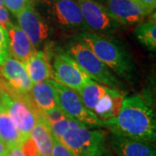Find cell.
I'll return each mask as SVG.
<instances>
[{
    "instance_id": "6da1fadb",
    "label": "cell",
    "mask_w": 156,
    "mask_h": 156,
    "mask_svg": "<svg viewBox=\"0 0 156 156\" xmlns=\"http://www.w3.org/2000/svg\"><path fill=\"white\" fill-rule=\"evenodd\" d=\"M112 134L154 142L155 115L146 100L138 94L124 97L117 116L104 122Z\"/></svg>"
},
{
    "instance_id": "7a4b0ae2",
    "label": "cell",
    "mask_w": 156,
    "mask_h": 156,
    "mask_svg": "<svg viewBox=\"0 0 156 156\" xmlns=\"http://www.w3.org/2000/svg\"><path fill=\"white\" fill-rule=\"evenodd\" d=\"M79 36L112 72L128 83L134 82L136 68L134 61L116 39L89 30Z\"/></svg>"
},
{
    "instance_id": "3957f363",
    "label": "cell",
    "mask_w": 156,
    "mask_h": 156,
    "mask_svg": "<svg viewBox=\"0 0 156 156\" xmlns=\"http://www.w3.org/2000/svg\"><path fill=\"white\" fill-rule=\"evenodd\" d=\"M108 133L92 130L79 124L69 129L61 141L75 156H112Z\"/></svg>"
},
{
    "instance_id": "277c9868",
    "label": "cell",
    "mask_w": 156,
    "mask_h": 156,
    "mask_svg": "<svg viewBox=\"0 0 156 156\" xmlns=\"http://www.w3.org/2000/svg\"><path fill=\"white\" fill-rule=\"evenodd\" d=\"M66 53L77 62L93 81H97L98 83L110 89L123 90L122 83L95 56L89 45L82 39L68 45Z\"/></svg>"
},
{
    "instance_id": "5b68a950",
    "label": "cell",
    "mask_w": 156,
    "mask_h": 156,
    "mask_svg": "<svg viewBox=\"0 0 156 156\" xmlns=\"http://www.w3.org/2000/svg\"><path fill=\"white\" fill-rule=\"evenodd\" d=\"M0 100L3 108L8 114L12 123L23 136L27 139L37 122L41 111L36 107L29 95H7L0 91Z\"/></svg>"
},
{
    "instance_id": "8992f818",
    "label": "cell",
    "mask_w": 156,
    "mask_h": 156,
    "mask_svg": "<svg viewBox=\"0 0 156 156\" xmlns=\"http://www.w3.org/2000/svg\"><path fill=\"white\" fill-rule=\"evenodd\" d=\"M56 89V105L68 117L83 124L86 128H105L104 122L85 107L76 91L51 80Z\"/></svg>"
},
{
    "instance_id": "52a82bcc",
    "label": "cell",
    "mask_w": 156,
    "mask_h": 156,
    "mask_svg": "<svg viewBox=\"0 0 156 156\" xmlns=\"http://www.w3.org/2000/svg\"><path fill=\"white\" fill-rule=\"evenodd\" d=\"M51 72L55 82L76 92H79L92 80L66 52H59L56 54Z\"/></svg>"
},
{
    "instance_id": "ba28073f",
    "label": "cell",
    "mask_w": 156,
    "mask_h": 156,
    "mask_svg": "<svg viewBox=\"0 0 156 156\" xmlns=\"http://www.w3.org/2000/svg\"><path fill=\"white\" fill-rule=\"evenodd\" d=\"M84 22L89 30L98 34L113 33L121 24L113 18L106 7L95 0H76Z\"/></svg>"
},
{
    "instance_id": "9c48e42d",
    "label": "cell",
    "mask_w": 156,
    "mask_h": 156,
    "mask_svg": "<svg viewBox=\"0 0 156 156\" xmlns=\"http://www.w3.org/2000/svg\"><path fill=\"white\" fill-rule=\"evenodd\" d=\"M16 17L19 28L37 50L49 37L50 27L48 23L31 4L26 6Z\"/></svg>"
},
{
    "instance_id": "30bf717a",
    "label": "cell",
    "mask_w": 156,
    "mask_h": 156,
    "mask_svg": "<svg viewBox=\"0 0 156 156\" xmlns=\"http://www.w3.org/2000/svg\"><path fill=\"white\" fill-rule=\"evenodd\" d=\"M0 73L14 91L20 95L30 94L33 83L29 77L24 63L9 55L0 65Z\"/></svg>"
},
{
    "instance_id": "8fae6325",
    "label": "cell",
    "mask_w": 156,
    "mask_h": 156,
    "mask_svg": "<svg viewBox=\"0 0 156 156\" xmlns=\"http://www.w3.org/2000/svg\"><path fill=\"white\" fill-rule=\"evenodd\" d=\"M104 6L113 18L121 25L140 23L150 14L133 0H105Z\"/></svg>"
},
{
    "instance_id": "7c38bea8",
    "label": "cell",
    "mask_w": 156,
    "mask_h": 156,
    "mask_svg": "<svg viewBox=\"0 0 156 156\" xmlns=\"http://www.w3.org/2000/svg\"><path fill=\"white\" fill-rule=\"evenodd\" d=\"M52 15L60 25L68 29L89 30L76 0H53Z\"/></svg>"
},
{
    "instance_id": "4fadbf2b",
    "label": "cell",
    "mask_w": 156,
    "mask_h": 156,
    "mask_svg": "<svg viewBox=\"0 0 156 156\" xmlns=\"http://www.w3.org/2000/svg\"><path fill=\"white\" fill-rule=\"evenodd\" d=\"M111 151L117 156H156L153 143L115 134H108Z\"/></svg>"
},
{
    "instance_id": "5bb4252c",
    "label": "cell",
    "mask_w": 156,
    "mask_h": 156,
    "mask_svg": "<svg viewBox=\"0 0 156 156\" xmlns=\"http://www.w3.org/2000/svg\"><path fill=\"white\" fill-rule=\"evenodd\" d=\"M9 35V55L23 63L33 56L37 50L18 25L11 23L7 28Z\"/></svg>"
},
{
    "instance_id": "9a60e30c",
    "label": "cell",
    "mask_w": 156,
    "mask_h": 156,
    "mask_svg": "<svg viewBox=\"0 0 156 156\" xmlns=\"http://www.w3.org/2000/svg\"><path fill=\"white\" fill-rule=\"evenodd\" d=\"M125 95L122 91L108 89V92L101 97L92 113L102 122H106L117 116Z\"/></svg>"
},
{
    "instance_id": "2e32d148",
    "label": "cell",
    "mask_w": 156,
    "mask_h": 156,
    "mask_svg": "<svg viewBox=\"0 0 156 156\" xmlns=\"http://www.w3.org/2000/svg\"><path fill=\"white\" fill-rule=\"evenodd\" d=\"M24 66L33 84L52 80L53 78L48 56L42 50H37L26 63H24Z\"/></svg>"
},
{
    "instance_id": "e0dca14e",
    "label": "cell",
    "mask_w": 156,
    "mask_h": 156,
    "mask_svg": "<svg viewBox=\"0 0 156 156\" xmlns=\"http://www.w3.org/2000/svg\"><path fill=\"white\" fill-rule=\"evenodd\" d=\"M30 137L38 149L40 156H51L53 148V136L49 123L42 114L37 117V122L30 133Z\"/></svg>"
},
{
    "instance_id": "ac0fdd59",
    "label": "cell",
    "mask_w": 156,
    "mask_h": 156,
    "mask_svg": "<svg viewBox=\"0 0 156 156\" xmlns=\"http://www.w3.org/2000/svg\"><path fill=\"white\" fill-rule=\"evenodd\" d=\"M30 96L40 111H47L57 106L56 89L51 80L33 84Z\"/></svg>"
},
{
    "instance_id": "d6986e66",
    "label": "cell",
    "mask_w": 156,
    "mask_h": 156,
    "mask_svg": "<svg viewBox=\"0 0 156 156\" xmlns=\"http://www.w3.org/2000/svg\"><path fill=\"white\" fill-rule=\"evenodd\" d=\"M24 140L25 138L19 133L2 107L0 111V140L11 149L16 147H19Z\"/></svg>"
},
{
    "instance_id": "ffe728a7",
    "label": "cell",
    "mask_w": 156,
    "mask_h": 156,
    "mask_svg": "<svg viewBox=\"0 0 156 156\" xmlns=\"http://www.w3.org/2000/svg\"><path fill=\"white\" fill-rule=\"evenodd\" d=\"M108 89V87L91 80L78 93L85 107L92 112L97 101L106 94Z\"/></svg>"
},
{
    "instance_id": "44dd1931",
    "label": "cell",
    "mask_w": 156,
    "mask_h": 156,
    "mask_svg": "<svg viewBox=\"0 0 156 156\" xmlns=\"http://www.w3.org/2000/svg\"><path fill=\"white\" fill-rule=\"evenodd\" d=\"M134 35L142 44L148 50H156L155 18L139 24L134 30Z\"/></svg>"
},
{
    "instance_id": "7402d4cb",
    "label": "cell",
    "mask_w": 156,
    "mask_h": 156,
    "mask_svg": "<svg viewBox=\"0 0 156 156\" xmlns=\"http://www.w3.org/2000/svg\"><path fill=\"white\" fill-rule=\"evenodd\" d=\"M79 124H81V123H79L69 117H65L64 119H62L61 121L54 123L53 125L50 126L52 136L58 140H61L62 135L65 134L69 129L74 128Z\"/></svg>"
},
{
    "instance_id": "603a6c76",
    "label": "cell",
    "mask_w": 156,
    "mask_h": 156,
    "mask_svg": "<svg viewBox=\"0 0 156 156\" xmlns=\"http://www.w3.org/2000/svg\"><path fill=\"white\" fill-rule=\"evenodd\" d=\"M41 114L45 119V121L49 123L50 126L67 117V115L62 112V110L58 106H56L55 108L47 111H41Z\"/></svg>"
},
{
    "instance_id": "cb8c5ba5",
    "label": "cell",
    "mask_w": 156,
    "mask_h": 156,
    "mask_svg": "<svg viewBox=\"0 0 156 156\" xmlns=\"http://www.w3.org/2000/svg\"><path fill=\"white\" fill-rule=\"evenodd\" d=\"M9 56V35L5 29L0 25V65Z\"/></svg>"
},
{
    "instance_id": "d4e9b609",
    "label": "cell",
    "mask_w": 156,
    "mask_h": 156,
    "mask_svg": "<svg viewBox=\"0 0 156 156\" xmlns=\"http://www.w3.org/2000/svg\"><path fill=\"white\" fill-rule=\"evenodd\" d=\"M30 4V0H4V5L15 16Z\"/></svg>"
},
{
    "instance_id": "484cf974",
    "label": "cell",
    "mask_w": 156,
    "mask_h": 156,
    "mask_svg": "<svg viewBox=\"0 0 156 156\" xmlns=\"http://www.w3.org/2000/svg\"><path fill=\"white\" fill-rule=\"evenodd\" d=\"M19 148L24 156H40L38 149L30 136L23 141Z\"/></svg>"
},
{
    "instance_id": "4316f807",
    "label": "cell",
    "mask_w": 156,
    "mask_h": 156,
    "mask_svg": "<svg viewBox=\"0 0 156 156\" xmlns=\"http://www.w3.org/2000/svg\"><path fill=\"white\" fill-rule=\"evenodd\" d=\"M51 156H75L60 140L53 137V148Z\"/></svg>"
},
{
    "instance_id": "83f0119b",
    "label": "cell",
    "mask_w": 156,
    "mask_h": 156,
    "mask_svg": "<svg viewBox=\"0 0 156 156\" xmlns=\"http://www.w3.org/2000/svg\"><path fill=\"white\" fill-rule=\"evenodd\" d=\"M11 21L9 11L5 7H0V25L7 30V28L11 25Z\"/></svg>"
},
{
    "instance_id": "f1b7e54d",
    "label": "cell",
    "mask_w": 156,
    "mask_h": 156,
    "mask_svg": "<svg viewBox=\"0 0 156 156\" xmlns=\"http://www.w3.org/2000/svg\"><path fill=\"white\" fill-rule=\"evenodd\" d=\"M137 5L141 6L146 11L152 13L154 11L156 6V0H133Z\"/></svg>"
},
{
    "instance_id": "f546056e",
    "label": "cell",
    "mask_w": 156,
    "mask_h": 156,
    "mask_svg": "<svg viewBox=\"0 0 156 156\" xmlns=\"http://www.w3.org/2000/svg\"><path fill=\"white\" fill-rule=\"evenodd\" d=\"M8 156H24L23 154V153L20 150V148L18 147H12L11 149H9V154Z\"/></svg>"
},
{
    "instance_id": "4dcf8cb0",
    "label": "cell",
    "mask_w": 156,
    "mask_h": 156,
    "mask_svg": "<svg viewBox=\"0 0 156 156\" xmlns=\"http://www.w3.org/2000/svg\"><path fill=\"white\" fill-rule=\"evenodd\" d=\"M9 154V147L0 140V156H8Z\"/></svg>"
},
{
    "instance_id": "1f68e13d",
    "label": "cell",
    "mask_w": 156,
    "mask_h": 156,
    "mask_svg": "<svg viewBox=\"0 0 156 156\" xmlns=\"http://www.w3.org/2000/svg\"><path fill=\"white\" fill-rule=\"evenodd\" d=\"M4 6V0H0V7Z\"/></svg>"
},
{
    "instance_id": "d6a6232c",
    "label": "cell",
    "mask_w": 156,
    "mask_h": 156,
    "mask_svg": "<svg viewBox=\"0 0 156 156\" xmlns=\"http://www.w3.org/2000/svg\"><path fill=\"white\" fill-rule=\"evenodd\" d=\"M1 109H2V104H1V100H0V111H1Z\"/></svg>"
}]
</instances>
